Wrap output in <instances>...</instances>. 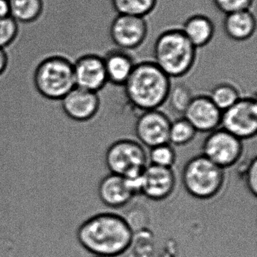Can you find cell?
Masks as SVG:
<instances>
[{
    "mask_svg": "<svg viewBox=\"0 0 257 257\" xmlns=\"http://www.w3.org/2000/svg\"><path fill=\"white\" fill-rule=\"evenodd\" d=\"M89 257H100V256H95V255H91V256Z\"/></svg>",
    "mask_w": 257,
    "mask_h": 257,
    "instance_id": "cell-30",
    "label": "cell"
},
{
    "mask_svg": "<svg viewBox=\"0 0 257 257\" xmlns=\"http://www.w3.org/2000/svg\"><path fill=\"white\" fill-rule=\"evenodd\" d=\"M193 126L183 117L171 121L168 143L177 147H183L190 144L196 136Z\"/></svg>",
    "mask_w": 257,
    "mask_h": 257,
    "instance_id": "cell-22",
    "label": "cell"
},
{
    "mask_svg": "<svg viewBox=\"0 0 257 257\" xmlns=\"http://www.w3.org/2000/svg\"><path fill=\"white\" fill-rule=\"evenodd\" d=\"M112 8L118 15L138 16L145 18L151 14L158 0H110Z\"/></svg>",
    "mask_w": 257,
    "mask_h": 257,
    "instance_id": "cell-20",
    "label": "cell"
},
{
    "mask_svg": "<svg viewBox=\"0 0 257 257\" xmlns=\"http://www.w3.org/2000/svg\"><path fill=\"white\" fill-rule=\"evenodd\" d=\"M75 85L93 92L101 91L108 83L103 56L89 53L79 57L73 63Z\"/></svg>",
    "mask_w": 257,
    "mask_h": 257,
    "instance_id": "cell-11",
    "label": "cell"
},
{
    "mask_svg": "<svg viewBox=\"0 0 257 257\" xmlns=\"http://www.w3.org/2000/svg\"><path fill=\"white\" fill-rule=\"evenodd\" d=\"M197 49L189 41L181 29L163 31L153 46V62L170 78H180L193 68Z\"/></svg>",
    "mask_w": 257,
    "mask_h": 257,
    "instance_id": "cell-3",
    "label": "cell"
},
{
    "mask_svg": "<svg viewBox=\"0 0 257 257\" xmlns=\"http://www.w3.org/2000/svg\"><path fill=\"white\" fill-rule=\"evenodd\" d=\"M183 115L197 132L210 133L220 126L222 111L209 96L198 95L192 99Z\"/></svg>",
    "mask_w": 257,
    "mask_h": 257,
    "instance_id": "cell-14",
    "label": "cell"
},
{
    "mask_svg": "<svg viewBox=\"0 0 257 257\" xmlns=\"http://www.w3.org/2000/svg\"><path fill=\"white\" fill-rule=\"evenodd\" d=\"M64 112L72 119L87 121L96 118L101 109L99 93L75 87L61 100Z\"/></svg>",
    "mask_w": 257,
    "mask_h": 257,
    "instance_id": "cell-12",
    "label": "cell"
},
{
    "mask_svg": "<svg viewBox=\"0 0 257 257\" xmlns=\"http://www.w3.org/2000/svg\"><path fill=\"white\" fill-rule=\"evenodd\" d=\"M103 163L111 174L123 177H138L142 175L148 165V155L140 143L118 140L106 148Z\"/></svg>",
    "mask_w": 257,
    "mask_h": 257,
    "instance_id": "cell-6",
    "label": "cell"
},
{
    "mask_svg": "<svg viewBox=\"0 0 257 257\" xmlns=\"http://www.w3.org/2000/svg\"><path fill=\"white\" fill-rule=\"evenodd\" d=\"M8 53H7V50H6V49H0V81H1V82H4V83L6 85H7V88H8L9 89H10V88H9L8 85H7V84H6V82H4V76H5L6 74V72H7V68H8ZM10 91H11L12 92L11 90L10 89ZM12 94H13V95H14V94H13V92H12ZM15 97H16V98L17 99V97H16V96H15ZM18 101H19V100H18ZM19 103H20V102H19Z\"/></svg>",
    "mask_w": 257,
    "mask_h": 257,
    "instance_id": "cell-28",
    "label": "cell"
},
{
    "mask_svg": "<svg viewBox=\"0 0 257 257\" xmlns=\"http://www.w3.org/2000/svg\"><path fill=\"white\" fill-rule=\"evenodd\" d=\"M215 7L225 15L249 10L254 0H212Z\"/></svg>",
    "mask_w": 257,
    "mask_h": 257,
    "instance_id": "cell-26",
    "label": "cell"
},
{
    "mask_svg": "<svg viewBox=\"0 0 257 257\" xmlns=\"http://www.w3.org/2000/svg\"><path fill=\"white\" fill-rule=\"evenodd\" d=\"M192 98V91L187 85L177 84L171 86L167 101L169 102L173 110L183 114Z\"/></svg>",
    "mask_w": 257,
    "mask_h": 257,
    "instance_id": "cell-24",
    "label": "cell"
},
{
    "mask_svg": "<svg viewBox=\"0 0 257 257\" xmlns=\"http://www.w3.org/2000/svg\"><path fill=\"white\" fill-rule=\"evenodd\" d=\"M245 184L251 195H257V159L253 157L248 164L245 171Z\"/></svg>",
    "mask_w": 257,
    "mask_h": 257,
    "instance_id": "cell-27",
    "label": "cell"
},
{
    "mask_svg": "<svg viewBox=\"0 0 257 257\" xmlns=\"http://www.w3.org/2000/svg\"><path fill=\"white\" fill-rule=\"evenodd\" d=\"M97 195L100 204L111 209L124 207L135 197L125 179L111 173L99 180Z\"/></svg>",
    "mask_w": 257,
    "mask_h": 257,
    "instance_id": "cell-15",
    "label": "cell"
},
{
    "mask_svg": "<svg viewBox=\"0 0 257 257\" xmlns=\"http://www.w3.org/2000/svg\"><path fill=\"white\" fill-rule=\"evenodd\" d=\"M108 82L123 86L132 74L136 63L127 51L115 49L103 56Z\"/></svg>",
    "mask_w": 257,
    "mask_h": 257,
    "instance_id": "cell-16",
    "label": "cell"
},
{
    "mask_svg": "<svg viewBox=\"0 0 257 257\" xmlns=\"http://www.w3.org/2000/svg\"><path fill=\"white\" fill-rule=\"evenodd\" d=\"M222 128L240 141L255 138L257 132V102L255 97H240L222 112Z\"/></svg>",
    "mask_w": 257,
    "mask_h": 257,
    "instance_id": "cell-7",
    "label": "cell"
},
{
    "mask_svg": "<svg viewBox=\"0 0 257 257\" xmlns=\"http://www.w3.org/2000/svg\"><path fill=\"white\" fill-rule=\"evenodd\" d=\"M20 25L12 17L0 19V49L8 50L19 37Z\"/></svg>",
    "mask_w": 257,
    "mask_h": 257,
    "instance_id": "cell-25",
    "label": "cell"
},
{
    "mask_svg": "<svg viewBox=\"0 0 257 257\" xmlns=\"http://www.w3.org/2000/svg\"><path fill=\"white\" fill-rule=\"evenodd\" d=\"M219 110H226L240 98L238 89L232 84L222 82L213 87L209 95Z\"/></svg>",
    "mask_w": 257,
    "mask_h": 257,
    "instance_id": "cell-21",
    "label": "cell"
},
{
    "mask_svg": "<svg viewBox=\"0 0 257 257\" xmlns=\"http://www.w3.org/2000/svg\"><path fill=\"white\" fill-rule=\"evenodd\" d=\"M10 17L21 25H34L44 11L43 0H10Z\"/></svg>",
    "mask_w": 257,
    "mask_h": 257,
    "instance_id": "cell-19",
    "label": "cell"
},
{
    "mask_svg": "<svg viewBox=\"0 0 257 257\" xmlns=\"http://www.w3.org/2000/svg\"><path fill=\"white\" fill-rule=\"evenodd\" d=\"M171 122L159 109L144 111L135 122V134L140 144L149 148L168 144Z\"/></svg>",
    "mask_w": 257,
    "mask_h": 257,
    "instance_id": "cell-10",
    "label": "cell"
},
{
    "mask_svg": "<svg viewBox=\"0 0 257 257\" xmlns=\"http://www.w3.org/2000/svg\"><path fill=\"white\" fill-rule=\"evenodd\" d=\"M34 81L37 91L43 97L61 100L76 87L73 63L63 57L46 58L37 67Z\"/></svg>",
    "mask_w": 257,
    "mask_h": 257,
    "instance_id": "cell-5",
    "label": "cell"
},
{
    "mask_svg": "<svg viewBox=\"0 0 257 257\" xmlns=\"http://www.w3.org/2000/svg\"><path fill=\"white\" fill-rule=\"evenodd\" d=\"M181 181L191 196L200 200L211 199L223 189L225 169L215 165L202 154L194 156L185 164Z\"/></svg>",
    "mask_w": 257,
    "mask_h": 257,
    "instance_id": "cell-4",
    "label": "cell"
},
{
    "mask_svg": "<svg viewBox=\"0 0 257 257\" xmlns=\"http://www.w3.org/2000/svg\"><path fill=\"white\" fill-rule=\"evenodd\" d=\"M256 22L250 10L235 12L225 15L223 21L224 32L234 41L243 42L255 34Z\"/></svg>",
    "mask_w": 257,
    "mask_h": 257,
    "instance_id": "cell-17",
    "label": "cell"
},
{
    "mask_svg": "<svg viewBox=\"0 0 257 257\" xmlns=\"http://www.w3.org/2000/svg\"><path fill=\"white\" fill-rule=\"evenodd\" d=\"M149 28L145 18L118 15L109 27V37L117 49L135 50L144 44Z\"/></svg>",
    "mask_w": 257,
    "mask_h": 257,
    "instance_id": "cell-9",
    "label": "cell"
},
{
    "mask_svg": "<svg viewBox=\"0 0 257 257\" xmlns=\"http://www.w3.org/2000/svg\"><path fill=\"white\" fill-rule=\"evenodd\" d=\"M10 17V0H0V19Z\"/></svg>",
    "mask_w": 257,
    "mask_h": 257,
    "instance_id": "cell-29",
    "label": "cell"
},
{
    "mask_svg": "<svg viewBox=\"0 0 257 257\" xmlns=\"http://www.w3.org/2000/svg\"><path fill=\"white\" fill-rule=\"evenodd\" d=\"M186 38L195 49L210 43L214 36L215 26L210 18L204 15H195L186 19L180 28Z\"/></svg>",
    "mask_w": 257,
    "mask_h": 257,
    "instance_id": "cell-18",
    "label": "cell"
},
{
    "mask_svg": "<svg viewBox=\"0 0 257 257\" xmlns=\"http://www.w3.org/2000/svg\"><path fill=\"white\" fill-rule=\"evenodd\" d=\"M147 155L150 165L163 168H172L177 159L175 150L168 143L150 148V153Z\"/></svg>",
    "mask_w": 257,
    "mask_h": 257,
    "instance_id": "cell-23",
    "label": "cell"
},
{
    "mask_svg": "<svg viewBox=\"0 0 257 257\" xmlns=\"http://www.w3.org/2000/svg\"><path fill=\"white\" fill-rule=\"evenodd\" d=\"M171 86V78L148 61L136 64L123 85L129 103L143 112L159 109L167 101Z\"/></svg>",
    "mask_w": 257,
    "mask_h": 257,
    "instance_id": "cell-2",
    "label": "cell"
},
{
    "mask_svg": "<svg viewBox=\"0 0 257 257\" xmlns=\"http://www.w3.org/2000/svg\"><path fill=\"white\" fill-rule=\"evenodd\" d=\"M177 184L174 170L148 165L142 174L141 195L154 201H162L169 198Z\"/></svg>",
    "mask_w": 257,
    "mask_h": 257,
    "instance_id": "cell-13",
    "label": "cell"
},
{
    "mask_svg": "<svg viewBox=\"0 0 257 257\" xmlns=\"http://www.w3.org/2000/svg\"><path fill=\"white\" fill-rule=\"evenodd\" d=\"M77 237L82 248L91 255L114 257L130 247L134 234L130 223L124 217L101 211L80 225Z\"/></svg>",
    "mask_w": 257,
    "mask_h": 257,
    "instance_id": "cell-1",
    "label": "cell"
},
{
    "mask_svg": "<svg viewBox=\"0 0 257 257\" xmlns=\"http://www.w3.org/2000/svg\"><path fill=\"white\" fill-rule=\"evenodd\" d=\"M243 142L223 128L210 132L202 144V155L222 169L231 168L243 155Z\"/></svg>",
    "mask_w": 257,
    "mask_h": 257,
    "instance_id": "cell-8",
    "label": "cell"
}]
</instances>
